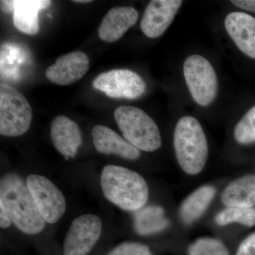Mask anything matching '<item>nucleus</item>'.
Instances as JSON below:
<instances>
[{
	"instance_id": "1",
	"label": "nucleus",
	"mask_w": 255,
	"mask_h": 255,
	"mask_svg": "<svg viewBox=\"0 0 255 255\" xmlns=\"http://www.w3.org/2000/svg\"><path fill=\"white\" fill-rule=\"evenodd\" d=\"M0 202L4 206L11 222L23 233L35 235L43 231L46 221L27 185L18 176L7 174L1 179Z\"/></svg>"
},
{
	"instance_id": "2",
	"label": "nucleus",
	"mask_w": 255,
	"mask_h": 255,
	"mask_svg": "<svg viewBox=\"0 0 255 255\" xmlns=\"http://www.w3.org/2000/svg\"><path fill=\"white\" fill-rule=\"evenodd\" d=\"M100 183L105 197L125 211H138L148 199V186L145 179L126 167L106 166L101 174Z\"/></svg>"
},
{
	"instance_id": "3",
	"label": "nucleus",
	"mask_w": 255,
	"mask_h": 255,
	"mask_svg": "<svg viewBox=\"0 0 255 255\" xmlns=\"http://www.w3.org/2000/svg\"><path fill=\"white\" fill-rule=\"evenodd\" d=\"M174 147L178 163L186 173H200L207 161L209 147L204 130L195 118L179 119L174 132Z\"/></svg>"
},
{
	"instance_id": "4",
	"label": "nucleus",
	"mask_w": 255,
	"mask_h": 255,
	"mask_svg": "<svg viewBox=\"0 0 255 255\" xmlns=\"http://www.w3.org/2000/svg\"><path fill=\"white\" fill-rule=\"evenodd\" d=\"M114 119L124 138L139 150L153 152L162 145L157 124L144 111L122 106L114 112Z\"/></svg>"
},
{
	"instance_id": "5",
	"label": "nucleus",
	"mask_w": 255,
	"mask_h": 255,
	"mask_svg": "<svg viewBox=\"0 0 255 255\" xmlns=\"http://www.w3.org/2000/svg\"><path fill=\"white\" fill-rule=\"evenodd\" d=\"M32 110L28 100L14 87L0 85V134L16 137L27 131L31 125Z\"/></svg>"
},
{
	"instance_id": "6",
	"label": "nucleus",
	"mask_w": 255,
	"mask_h": 255,
	"mask_svg": "<svg viewBox=\"0 0 255 255\" xmlns=\"http://www.w3.org/2000/svg\"><path fill=\"white\" fill-rule=\"evenodd\" d=\"M184 75L191 97L202 107L214 102L218 93L217 75L211 63L199 55L188 57L184 63Z\"/></svg>"
},
{
	"instance_id": "7",
	"label": "nucleus",
	"mask_w": 255,
	"mask_h": 255,
	"mask_svg": "<svg viewBox=\"0 0 255 255\" xmlns=\"http://www.w3.org/2000/svg\"><path fill=\"white\" fill-rule=\"evenodd\" d=\"M95 89L114 99L136 100L144 95L146 84L135 72L117 69L101 73L94 80Z\"/></svg>"
},
{
	"instance_id": "8",
	"label": "nucleus",
	"mask_w": 255,
	"mask_h": 255,
	"mask_svg": "<svg viewBox=\"0 0 255 255\" xmlns=\"http://www.w3.org/2000/svg\"><path fill=\"white\" fill-rule=\"evenodd\" d=\"M26 185L44 221L50 224L58 222L66 210V201L60 189L49 179L38 174L28 176Z\"/></svg>"
},
{
	"instance_id": "9",
	"label": "nucleus",
	"mask_w": 255,
	"mask_h": 255,
	"mask_svg": "<svg viewBox=\"0 0 255 255\" xmlns=\"http://www.w3.org/2000/svg\"><path fill=\"white\" fill-rule=\"evenodd\" d=\"M102 223L93 214H85L74 220L65 236L64 255H87L100 239Z\"/></svg>"
},
{
	"instance_id": "10",
	"label": "nucleus",
	"mask_w": 255,
	"mask_h": 255,
	"mask_svg": "<svg viewBox=\"0 0 255 255\" xmlns=\"http://www.w3.org/2000/svg\"><path fill=\"white\" fill-rule=\"evenodd\" d=\"M182 4L181 0H152L144 11L140 28L146 36H162L173 21Z\"/></svg>"
},
{
	"instance_id": "11",
	"label": "nucleus",
	"mask_w": 255,
	"mask_h": 255,
	"mask_svg": "<svg viewBox=\"0 0 255 255\" xmlns=\"http://www.w3.org/2000/svg\"><path fill=\"white\" fill-rule=\"evenodd\" d=\"M90 68V60L82 51L64 55L47 68L46 76L49 81L58 85H70L85 76Z\"/></svg>"
},
{
	"instance_id": "12",
	"label": "nucleus",
	"mask_w": 255,
	"mask_h": 255,
	"mask_svg": "<svg viewBox=\"0 0 255 255\" xmlns=\"http://www.w3.org/2000/svg\"><path fill=\"white\" fill-rule=\"evenodd\" d=\"M50 137L57 150L68 159L73 158L82 145V132L78 124L65 116H58L50 127Z\"/></svg>"
},
{
	"instance_id": "13",
	"label": "nucleus",
	"mask_w": 255,
	"mask_h": 255,
	"mask_svg": "<svg viewBox=\"0 0 255 255\" xmlns=\"http://www.w3.org/2000/svg\"><path fill=\"white\" fill-rule=\"evenodd\" d=\"M138 12L131 6L112 8L102 19L98 30L101 40L114 43L122 38L136 23Z\"/></svg>"
},
{
	"instance_id": "14",
	"label": "nucleus",
	"mask_w": 255,
	"mask_h": 255,
	"mask_svg": "<svg viewBox=\"0 0 255 255\" xmlns=\"http://www.w3.org/2000/svg\"><path fill=\"white\" fill-rule=\"evenodd\" d=\"M225 28L238 48L255 59V18L246 13H230L225 19Z\"/></svg>"
},
{
	"instance_id": "15",
	"label": "nucleus",
	"mask_w": 255,
	"mask_h": 255,
	"mask_svg": "<svg viewBox=\"0 0 255 255\" xmlns=\"http://www.w3.org/2000/svg\"><path fill=\"white\" fill-rule=\"evenodd\" d=\"M92 135L96 150L100 153L114 154L130 160H135L140 157L138 149L110 128L102 125L95 126L92 128Z\"/></svg>"
},
{
	"instance_id": "16",
	"label": "nucleus",
	"mask_w": 255,
	"mask_h": 255,
	"mask_svg": "<svg viewBox=\"0 0 255 255\" xmlns=\"http://www.w3.org/2000/svg\"><path fill=\"white\" fill-rule=\"evenodd\" d=\"M13 21L18 31L35 35L39 31L38 11L50 6L48 0H15Z\"/></svg>"
},
{
	"instance_id": "17",
	"label": "nucleus",
	"mask_w": 255,
	"mask_h": 255,
	"mask_svg": "<svg viewBox=\"0 0 255 255\" xmlns=\"http://www.w3.org/2000/svg\"><path fill=\"white\" fill-rule=\"evenodd\" d=\"M221 201L228 207H253L255 204V174H248L231 182L223 190Z\"/></svg>"
},
{
	"instance_id": "18",
	"label": "nucleus",
	"mask_w": 255,
	"mask_h": 255,
	"mask_svg": "<svg viewBox=\"0 0 255 255\" xmlns=\"http://www.w3.org/2000/svg\"><path fill=\"white\" fill-rule=\"evenodd\" d=\"M212 186H203L187 196L179 209L181 219L185 224H191L204 214L216 196Z\"/></svg>"
},
{
	"instance_id": "19",
	"label": "nucleus",
	"mask_w": 255,
	"mask_h": 255,
	"mask_svg": "<svg viewBox=\"0 0 255 255\" xmlns=\"http://www.w3.org/2000/svg\"><path fill=\"white\" fill-rule=\"evenodd\" d=\"M169 226L162 207L150 206L139 209L134 215L135 231L141 236H149L162 232Z\"/></svg>"
},
{
	"instance_id": "20",
	"label": "nucleus",
	"mask_w": 255,
	"mask_h": 255,
	"mask_svg": "<svg viewBox=\"0 0 255 255\" xmlns=\"http://www.w3.org/2000/svg\"><path fill=\"white\" fill-rule=\"evenodd\" d=\"M215 222L220 226L238 223L248 227H253L255 225V209L227 207L216 215Z\"/></svg>"
},
{
	"instance_id": "21",
	"label": "nucleus",
	"mask_w": 255,
	"mask_h": 255,
	"mask_svg": "<svg viewBox=\"0 0 255 255\" xmlns=\"http://www.w3.org/2000/svg\"><path fill=\"white\" fill-rule=\"evenodd\" d=\"M188 255H229V251L219 240L213 238H201L189 246Z\"/></svg>"
},
{
	"instance_id": "22",
	"label": "nucleus",
	"mask_w": 255,
	"mask_h": 255,
	"mask_svg": "<svg viewBox=\"0 0 255 255\" xmlns=\"http://www.w3.org/2000/svg\"><path fill=\"white\" fill-rule=\"evenodd\" d=\"M234 137L242 145L255 142V106L248 111L236 126Z\"/></svg>"
},
{
	"instance_id": "23",
	"label": "nucleus",
	"mask_w": 255,
	"mask_h": 255,
	"mask_svg": "<svg viewBox=\"0 0 255 255\" xmlns=\"http://www.w3.org/2000/svg\"><path fill=\"white\" fill-rule=\"evenodd\" d=\"M107 255H152L150 248L138 243L127 242L114 248Z\"/></svg>"
},
{
	"instance_id": "24",
	"label": "nucleus",
	"mask_w": 255,
	"mask_h": 255,
	"mask_svg": "<svg viewBox=\"0 0 255 255\" xmlns=\"http://www.w3.org/2000/svg\"><path fill=\"white\" fill-rule=\"evenodd\" d=\"M236 255H255V232L242 242Z\"/></svg>"
},
{
	"instance_id": "25",
	"label": "nucleus",
	"mask_w": 255,
	"mask_h": 255,
	"mask_svg": "<svg viewBox=\"0 0 255 255\" xmlns=\"http://www.w3.org/2000/svg\"><path fill=\"white\" fill-rule=\"evenodd\" d=\"M231 2L241 9L255 12V0H233Z\"/></svg>"
},
{
	"instance_id": "26",
	"label": "nucleus",
	"mask_w": 255,
	"mask_h": 255,
	"mask_svg": "<svg viewBox=\"0 0 255 255\" xmlns=\"http://www.w3.org/2000/svg\"><path fill=\"white\" fill-rule=\"evenodd\" d=\"M11 221L2 203L0 202V226L1 228L9 227Z\"/></svg>"
},
{
	"instance_id": "27",
	"label": "nucleus",
	"mask_w": 255,
	"mask_h": 255,
	"mask_svg": "<svg viewBox=\"0 0 255 255\" xmlns=\"http://www.w3.org/2000/svg\"><path fill=\"white\" fill-rule=\"evenodd\" d=\"M1 11L5 13H9L14 11V1H1Z\"/></svg>"
},
{
	"instance_id": "28",
	"label": "nucleus",
	"mask_w": 255,
	"mask_h": 255,
	"mask_svg": "<svg viewBox=\"0 0 255 255\" xmlns=\"http://www.w3.org/2000/svg\"><path fill=\"white\" fill-rule=\"evenodd\" d=\"M74 2L81 3V4H85V3L92 2V1L90 0H76V1H73Z\"/></svg>"
}]
</instances>
